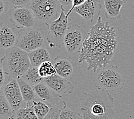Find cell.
Wrapping results in <instances>:
<instances>
[{
    "instance_id": "cell-7",
    "label": "cell",
    "mask_w": 134,
    "mask_h": 119,
    "mask_svg": "<svg viewBox=\"0 0 134 119\" xmlns=\"http://www.w3.org/2000/svg\"><path fill=\"white\" fill-rule=\"evenodd\" d=\"M59 5L57 0H32L29 6L36 18L46 24L58 18Z\"/></svg>"
},
{
    "instance_id": "cell-28",
    "label": "cell",
    "mask_w": 134,
    "mask_h": 119,
    "mask_svg": "<svg viewBox=\"0 0 134 119\" xmlns=\"http://www.w3.org/2000/svg\"><path fill=\"white\" fill-rule=\"evenodd\" d=\"M5 75L6 74L4 68H3L2 64L0 63V88H1V89L6 84Z\"/></svg>"
},
{
    "instance_id": "cell-16",
    "label": "cell",
    "mask_w": 134,
    "mask_h": 119,
    "mask_svg": "<svg viewBox=\"0 0 134 119\" xmlns=\"http://www.w3.org/2000/svg\"><path fill=\"white\" fill-rule=\"evenodd\" d=\"M105 16L108 19L116 20L120 16L121 9L126 0H103Z\"/></svg>"
},
{
    "instance_id": "cell-11",
    "label": "cell",
    "mask_w": 134,
    "mask_h": 119,
    "mask_svg": "<svg viewBox=\"0 0 134 119\" xmlns=\"http://www.w3.org/2000/svg\"><path fill=\"white\" fill-rule=\"evenodd\" d=\"M53 64L57 75L68 80L74 76L77 69L76 64L71 58L63 55L57 56L54 60Z\"/></svg>"
},
{
    "instance_id": "cell-21",
    "label": "cell",
    "mask_w": 134,
    "mask_h": 119,
    "mask_svg": "<svg viewBox=\"0 0 134 119\" xmlns=\"http://www.w3.org/2000/svg\"><path fill=\"white\" fill-rule=\"evenodd\" d=\"M15 119H39L35 113L33 103L27 102L26 106L19 109L14 113Z\"/></svg>"
},
{
    "instance_id": "cell-15",
    "label": "cell",
    "mask_w": 134,
    "mask_h": 119,
    "mask_svg": "<svg viewBox=\"0 0 134 119\" xmlns=\"http://www.w3.org/2000/svg\"><path fill=\"white\" fill-rule=\"evenodd\" d=\"M17 40V34L13 29L1 22L0 25V47L2 49L15 46Z\"/></svg>"
},
{
    "instance_id": "cell-30",
    "label": "cell",
    "mask_w": 134,
    "mask_h": 119,
    "mask_svg": "<svg viewBox=\"0 0 134 119\" xmlns=\"http://www.w3.org/2000/svg\"><path fill=\"white\" fill-rule=\"evenodd\" d=\"M73 0H57L60 5L63 6H70L72 5Z\"/></svg>"
},
{
    "instance_id": "cell-13",
    "label": "cell",
    "mask_w": 134,
    "mask_h": 119,
    "mask_svg": "<svg viewBox=\"0 0 134 119\" xmlns=\"http://www.w3.org/2000/svg\"><path fill=\"white\" fill-rule=\"evenodd\" d=\"M43 82L46 83L50 88L60 95L66 93H71L74 89V86L68 79H66L59 75L44 78Z\"/></svg>"
},
{
    "instance_id": "cell-27",
    "label": "cell",
    "mask_w": 134,
    "mask_h": 119,
    "mask_svg": "<svg viewBox=\"0 0 134 119\" xmlns=\"http://www.w3.org/2000/svg\"><path fill=\"white\" fill-rule=\"evenodd\" d=\"M87 0H73L72 1V6H71V9H70V11H68V13L66 14V17L67 18L69 17V15L70 14H71V13L74 11V9L76 8L77 7V6H80L81 5H82L83 4L84 2H85Z\"/></svg>"
},
{
    "instance_id": "cell-14",
    "label": "cell",
    "mask_w": 134,
    "mask_h": 119,
    "mask_svg": "<svg viewBox=\"0 0 134 119\" xmlns=\"http://www.w3.org/2000/svg\"><path fill=\"white\" fill-rule=\"evenodd\" d=\"M34 88L41 101L46 102L50 107L61 101V95L54 91L43 81L34 86Z\"/></svg>"
},
{
    "instance_id": "cell-32",
    "label": "cell",
    "mask_w": 134,
    "mask_h": 119,
    "mask_svg": "<svg viewBox=\"0 0 134 119\" xmlns=\"http://www.w3.org/2000/svg\"><path fill=\"white\" fill-rule=\"evenodd\" d=\"M83 119H85V118H83Z\"/></svg>"
},
{
    "instance_id": "cell-9",
    "label": "cell",
    "mask_w": 134,
    "mask_h": 119,
    "mask_svg": "<svg viewBox=\"0 0 134 119\" xmlns=\"http://www.w3.org/2000/svg\"><path fill=\"white\" fill-rule=\"evenodd\" d=\"M7 15L9 20L18 30L34 27L36 17L30 8L12 7L8 10Z\"/></svg>"
},
{
    "instance_id": "cell-22",
    "label": "cell",
    "mask_w": 134,
    "mask_h": 119,
    "mask_svg": "<svg viewBox=\"0 0 134 119\" xmlns=\"http://www.w3.org/2000/svg\"><path fill=\"white\" fill-rule=\"evenodd\" d=\"M33 106L35 113L39 119H43L49 113L51 107L42 101H33Z\"/></svg>"
},
{
    "instance_id": "cell-19",
    "label": "cell",
    "mask_w": 134,
    "mask_h": 119,
    "mask_svg": "<svg viewBox=\"0 0 134 119\" xmlns=\"http://www.w3.org/2000/svg\"><path fill=\"white\" fill-rule=\"evenodd\" d=\"M21 78L33 86L43 82L44 80V78L40 75L38 67L32 65L30 66Z\"/></svg>"
},
{
    "instance_id": "cell-6",
    "label": "cell",
    "mask_w": 134,
    "mask_h": 119,
    "mask_svg": "<svg viewBox=\"0 0 134 119\" xmlns=\"http://www.w3.org/2000/svg\"><path fill=\"white\" fill-rule=\"evenodd\" d=\"M43 44L44 36L42 28L33 27L18 30L15 46L21 49L30 52L43 47Z\"/></svg>"
},
{
    "instance_id": "cell-1",
    "label": "cell",
    "mask_w": 134,
    "mask_h": 119,
    "mask_svg": "<svg viewBox=\"0 0 134 119\" xmlns=\"http://www.w3.org/2000/svg\"><path fill=\"white\" fill-rule=\"evenodd\" d=\"M118 45L115 28L99 17L91 27L79 52V63H86L88 70L95 72L109 65Z\"/></svg>"
},
{
    "instance_id": "cell-23",
    "label": "cell",
    "mask_w": 134,
    "mask_h": 119,
    "mask_svg": "<svg viewBox=\"0 0 134 119\" xmlns=\"http://www.w3.org/2000/svg\"><path fill=\"white\" fill-rule=\"evenodd\" d=\"M40 75L43 78L53 76L57 74V72L54 64L50 61H47L41 64L38 67Z\"/></svg>"
},
{
    "instance_id": "cell-24",
    "label": "cell",
    "mask_w": 134,
    "mask_h": 119,
    "mask_svg": "<svg viewBox=\"0 0 134 119\" xmlns=\"http://www.w3.org/2000/svg\"><path fill=\"white\" fill-rule=\"evenodd\" d=\"M81 113L68 107L67 103L62 108L60 119H83Z\"/></svg>"
},
{
    "instance_id": "cell-12",
    "label": "cell",
    "mask_w": 134,
    "mask_h": 119,
    "mask_svg": "<svg viewBox=\"0 0 134 119\" xmlns=\"http://www.w3.org/2000/svg\"><path fill=\"white\" fill-rule=\"evenodd\" d=\"M102 8L100 0H87L82 5L76 7L74 11L82 17L92 22L99 17Z\"/></svg>"
},
{
    "instance_id": "cell-33",
    "label": "cell",
    "mask_w": 134,
    "mask_h": 119,
    "mask_svg": "<svg viewBox=\"0 0 134 119\" xmlns=\"http://www.w3.org/2000/svg\"><path fill=\"white\" fill-rule=\"evenodd\" d=\"M126 1H127V0H126Z\"/></svg>"
},
{
    "instance_id": "cell-20",
    "label": "cell",
    "mask_w": 134,
    "mask_h": 119,
    "mask_svg": "<svg viewBox=\"0 0 134 119\" xmlns=\"http://www.w3.org/2000/svg\"><path fill=\"white\" fill-rule=\"evenodd\" d=\"M14 111L6 98L4 92H0V119H8L14 115Z\"/></svg>"
},
{
    "instance_id": "cell-26",
    "label": "cell",
    "mask_w": 134,
    "mask_h": 119,
    "mask_svg": "<svg viewBox=\"0 0 134 119\" xmlns=\"http://www.w3.org/2000/svg\"><path fill=\"white\" fill-rule=\"evenodd\" d=\"M12 7H21L29 5L32 0H6Z\"/></svg>"
},
{
    "instance_id": "cell-17",
    "label": "cell",
    "mask_w": 134,
    "mask_h": 119,
    "mask_svg": "<svg viewBox=\"0 0 134 119\" xmlns=\"http://www.w3.org/2000/svg\"><path fill=\"white\" fill-rule=\"evenodd\" d=\"M29 57L32 66L39 67L41 64L50 61V53L45 48L41 47L28 52Z\"/></svg>"
},
{
    "instance_id": "cell-31",
    "label": "cell",
    "mask_w": 134,
    "mask_h": 119,
    "mask_svg": "<svg viewBox=\"0 0 134 119\" xmlns=\"http://www.w3.org/2000/svg\"><path fill=\"white\" fill-rule=\"evenodd\" d=\"M8 119H15V118L14 117V116H13H13H11V117H9V118H8Z\"/></svg>"
},
{
    "instance_id": "cell-18",
    "label": "cell",
    "mask_w": 134,
    "mask_h": 119,
    "mask_svg": "<svg viewBox=\"0 0 134 119\" xmlns=\"http://www.w3.org/2000/svg\"><path fill=\"white\" fill-rule=\"evenodd\" d=\"M18 84L20 85L22 97L26 102L33 103V101L36 99L37 93L34 88V86L30 85L27 82L22 79H17Z\"/></svg>"
},
{
    "instance_id": "cell-3",
    "label": "cell",
    "mask_w": 134,
    "mask_h": 119,
    "mask_svg": "<svg viewBox=\"0 0 134 119\" xmlns=\"http://www.w3.org/2000/svg\"><path fill=\"white\" fill-rule=\"evenodd\" d=\"M0 63L9 81L21 78L31 65L28 52L16 46L6 49Z\"/></svg>"
},
{
    "instance_id": "cell-8",
    "label": "cell",
    "mask_w": 134,
    "mask_h": 119,
    "mask_svg": "<svg viewBox=\"0 0 134 119\" xmlns=\"http://www.w3.org/2000/svg\"><path fill=\"white\" fill-rule=\"evenodd\" d=\"M87 36L86 32L80 25L72 24L66 31L63 45L69 53L75 54L80 52Z\"/></svg>"
},
{
    "instance_id": "cell-2",
    "label": "cell",
    "mask_w": 134,
    "mask_h": 119,
    "mask_svg": "<svg viewBox=\"0 0 134 119\" xmlns=\"http://www.w3.org/2000/svg\"><path fill=\"white\" fill-rule=\"evenodd\" d=\"M80 110L85 119H113L114 99L110 92L91 91L83 93L81 98Z\"/></svg>"
},
{
    "instance_id": "cell-25",
    "label": "cell",
    "mask_w": 134,
    "mask_h": 119,
    "mask_svg": "<svg viewBox=\"0 0 134 119\" xmlns=\"http://www.w3.org/2000/svg\"><path fill=\"white\" fill-rule=\"evenodd\" d=\"M66 104V102L65 100H61L57 104L52 105L49 113L43 119H60V112Z\"/></svg>"
},
{
    "instance_id": "cell-4",
    "label": "cell",
    "mask_w": 134,
    "mask_h": 119,
    "mask_svg": "<svg viewBox=\"0 0 134 119\" xmlns=\"http://www.w3.org/2000/svg\"><path fill=\"white\" fill-rule=\"evenodd\" d=\"M93 82L98 90L111 92L122 89L126 81L118 66L108 65L95 72Z\"/></svg>"
},
{
    "instance_id": "cell-10",
    "label": "cell",
    "mask_w": 134,
    "mask_h": 119,
    "mask_svg": "<svg viewBox=\"0 0 134 119\" xmlns=\"http://www.w3.org/2000/svg\"><path fill=\"white\" fill-rule=\"evenodd\" d=\"M1 90L4 92L6 98L7 99L14 113L19 109L26 106L27 102L24 101L22 97L17 79L10 80L6 83Z\"/></svg>"
},
{
    "instance_id": "cell-29",
    "label": "cell",
    "mask_w": 134,
    "mask_h": 119,
    "mask_svg": "<svg viewBox=\"0 0 134 119\" xmlns=\"http://www.w3.org/2000/svg\"><path fill=\"white\" fill-rule=\"evenodd\" d=\"M8 5H9L6 0H0V13L2 14L8 9Z\"/></svg>"
},
{
    "instance_id": "cell-5",
    "label": "cell",
    "mask_w": 134,
    "mask_h": 119,
    "mask_svg": "<svg viewBox=\"0 0 134 119\" xmlns=\"http://www.w3.org/2000/svg\"><path fill=\"white\" fill-rule=\"evenodd\" d=\"M66 11L63 6L60 5V12L58 18L46 24L48 30L46 40L50 47L60 48L63 45L69 24V18L66 17Z\"/></svg>"
}]
</instances>
